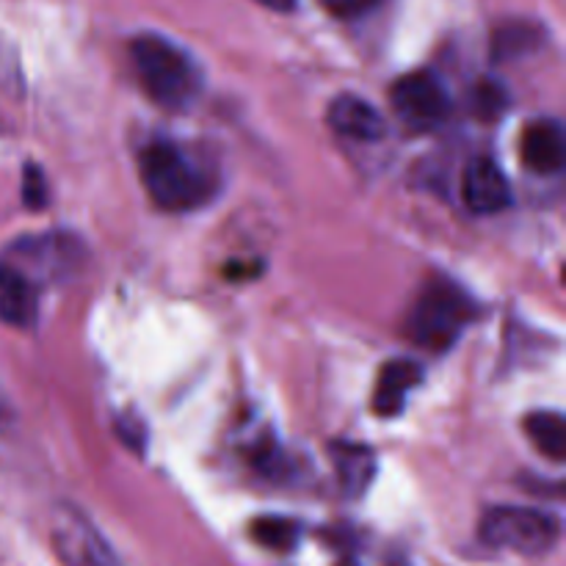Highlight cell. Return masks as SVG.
Masks as SVG:
<instances>
[{
	"instance_id": "cell-1",
	"label": "cell",
	"mask_w": 566,
	"mask_h": 566,
	"mask_svg": "<svg viewBox=\"0 0 566 566\" xmlns=\"http://www.w3.org/2000/svg\"><path fill=\"white\" fill-rule=\"evenodd\" d=\"M142 182L153 202L171 213L202 208L216 193L213 169L175 142H153L138 155Z\"/></svg>"
},
{
	"instance_id": "cell-2",
	"label": "cell",
	"mask_w": 566,
	"mask_h": 566,
	"mask_svg": "<svg viewBox=\"0 0 566 566\" xmlns=\"http://www.w3.org/2000/svg\"><path fill=\"white\" fill-rule=\"evenodd\" d=\"M144 92L169 111H188L205 88V72L186 48L160 33H142L130 44Z\"/></svg>"
},
{
	"instance_id": "cell-3",
	"label": "cell",
	"mask_w": 566,
	"mask_h": 566,
	"mask_svg": "<svg viewBox=\"0 0 566 566\" xmlns=\"http://www.w3.org/2000/svg\"><path fill=\"white\" fill-rule=\"evenodd\" d=\"M475 315L479 307L462 287L448 280H434L423 287L415 307L409 310L407 335L415 346L442 354L462 337Z\"/></svg>"
},
{
	"instance_id": "cell-4",
	"label": "cell",
	"mask_w": 566,
	"mask_h": 566,
	"mask_svg": "<svg viewBox=\"0 0 566 566\" xmlns=\"http://www.w3.org/2000/svg\"><path fill=\"white\" fill-rule=\"evenodd\" d=\"M481 542L497 551H512L520 556H545L556 547L558 520L539 509L497 506L490 509L481 520Z\"/></svg>"
},
{
	"instance_id": "cell-5",
	"label": "cell",
	"mask_w": 566,
	"mask_h": 566,
	"mask_svg": "<svg viewBox=\"0 0 566 566\" xmlns=\"http://www.w3.org/2000/svg\"><path fill=\"white\" fill-rule=\"evenodd\" d=\"M390 103L398 119L412 130H434L451 116V94L429 70L398 77L390 88Z\"/></svg>"
},
{
	"instance_id": "cell-6",
	"label": "cell",
	"mask_w": 566,
	"mask_h": 566,
	"mask_svg": "<svg viewBox=\"0 0 566 566\" xmlns=\"http://www.w3.org/2000/svg\"><path fill=\"white\" fill-rule=\"evenodd\" d=\"M53 545L61 566H122L108 542L88 523L86 514L72 506L55 509Z\"/></svg>"
},
{
	"instance_id": "cell-7",
	"label": "cell",
	"mask_w": 566,
	"mask_h": 566,
	"mask_svg": "<svg viewBox=\"0 0 566 566\" xmlns=\"http://www.w3.org/2000/svg\"><path fill=\"white\" fill-rule=\"evenodd\" d=\"M462 197L473 213L492 216L512 205V186L492 158H473L462 177Z\"/></svg>"
},
{
	"instance_id": "cell-8",
	"label": "cell",
	"mask_w": 566,
	"mask_h": 566,
	"mask_svg": "<svg viewBox=\"0 0 566 566\" xmlns=\"http://www.w3.org/2000/svg\"><path fill=\"white\" fill-rule=\"evenodd\" d=\"M42 287L9 258H0V321L17 329H31L39 318Z\"/></svg>"
},
{
	"instance_id": "cell-9",
	"label": "cell",
	"mask_w": 566,
	"mask_h": 566,
	"mask_svg": "<svg viewBox=\"0 0 566 566\" xmlns=\"http://www.w3.org/2000/svg\"><path fill=\"white\" fill-rule=\"evenodd\" d=\"M329 119L332 130L343 138H352V142H379L387 136V122L368 99L357 97V94H340V97L332 99L329 105Z\"/></svg>"
},
{
	"instance_id": "cell-10",
	"label": "cell",
	"mask_w": 566,
	"mask_h": 566,
	"mask_svg": "<svg viewBox=\"0 0 566 566\" xmlns=\"http://www.w3.org/2000/svg\"><path fill=\"white\" fill-rule=\"evenodd\" d=\"M523 164L534 175H558L566 160L564 127L556 119H536L525 127L523 142H520Z\"/></svg>"
},
{
	"instance_id": "cell-11",
	"label": "cell",
	"mask_w": 566,
	"mask_h": 566,
	"mask_svg": "<svg viewBox=\"0 0 566 566\" xmlns=\"http://www.w3.org/2000/svg\"><path fill=\"white\" fill-rule=\"evenodd\" d=\"M423 368L412 359H392L381 368L374 392V412L381 418H396L407 403V396L420 385Z\"/></svg>"
},
{
	"instance_id": "cell-12",
	"label": "cell",
	"mask_w": 566,
	"mask_h": 566,
	"mask_svg": "<svg viewBox=\"0 0 566 566\" xmlns=\"http://www.w3.org/2000/svg\"><path fill=\"white\" fill-rule=\"evenodd\" d=\"M332 459H335V470L340 475L346 495H363L374 479V451L365 446H352V442H337V446H332Z\"/></svg>"
},
{
	"instance_id": "cell-13",
	"label": "cell",
	"mask_w": 566,
	"mask_h": 566,
	"mask_svg": "<svg viewBox=\"0 0 566 566\" xmlns=\"http://www.w3.org/2000/svg\"><path fill=\"white\" fill-rule=\"evenodd\" d=\"M531 442L539 453H545L551 462L566 459V420L558 412H534L525 420Z\"/></svg>"
},
{
	"instance_id": "cell-14",
	"label": "cell",
	"mask_w": 566,
	"mask_h": 566,
	"mask_svg": "<svg viewBox=\"0 0 566 566\" xmlns=\"http://www.w3.org/2000/svg\"><path fill=\"white\" fill-rule=\"evenodd\" d=\"M252 536L269 551L291 553L302 539V525L287 517H260L252 523Z\"/></svg>"
},
{
	"instance_id": "cell-15",
	"label": "cell",
	"mask_w": 566,
	"mask_h": 566,
	"mask_svg": "<svg viewBox=\"0 0 566 566\" xmlns=\"http://www.w3.org/2000/svg\"><path fill=\"white\" fill-rule=\"evenodd\" d=\"M536 44H539V28L528 25V22H514V25L501 28L495 33L492 53H495V59H517V55L534 50Z\"/></svg>"
},
{
	"instance_id": "cell-16",
	"label": "cell",
	"mask_w": 566,
	"mask_h": 566,
	"mask_svg": "<svg viewBox=\"0 0 566 566\" xmlns=\"http://www.w3.org/2000/svg\"><path fill=\"white\" fill-rule=\"evenodd\" d=\"M22 202L31 210H42L48 205V180L36 164H28L22 175Z\"/></svg>"
},
{
	"instance_id": "cell-17",
	"label": "cell",
	"mask_w": 566,
	"mask_h": 566,
	"mask_svg": "<svg viewBox=\"0 0 566 566\" xmlns=\"http://www.w3.org/2000/svg\"><path fill=\"white\" fill-rule=\"evenodd\" d=\"M506 108V94L503 86H497L495 81H486L475 88V111L484 116H497Z\"/></svg>"
},
{
	"instance_id": "cell-18",
	"label": "cell",
	"mask_w": 566,
	"mask_h": 566,
	"mask_svg": "<svg viewBox=\"0 0 566 566\" xmlns=\"http://www.w3.org/2000/svg\"><path fill=\"white\" fill-rule=\"evenodd\" d=\"M318 3L340 20H357V17L374 11L381 0H318Z\"/></svg>"
},
{
	"instance_id": "cell-19",
	"label": "cell",
	"mask_w": 566,
	"mask_h": 566,
	"mask_svg": "<svg viewBox=\"0 0 566 566\" xmlns=\"http://www.w3.org/2000/svg\"><path fill=\"white\" fill-rule=\"evenodd\" d=\"M254 3L265 6L271 11H280V14H291V11H296L298 0H254Z\"/></svg>"
}]
</instances>
